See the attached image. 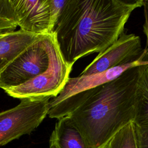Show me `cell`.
Returning a JSON list of instances; mask_svg holds the SVG:
<instances>
[{
	"instance_id": "cell-11",
	"label": "cell",
	"mask_w": 148,
	"mask_h": 148,
	"mask_svg": "<svg viewBox=\"0 0 148 148\" xmlns=\"http://www.w3.org/2000/svg\"><path fill=\"white\" fill-rule=\"evenodd\" d=\"M148 122V64L140 66L136 87V102L134 124Z\"/></svg>"
},
{
	"instance_id": "cell-7",
	"label": "cell",
	"mask_w": 148,
	"mask_h": 148,
	"mask_svg": "<svg viewBox=\"0 0 148 148\" xmlns=\"http://www.w3.org/2000/svg\"><path fill=\"white\" fill-rule=\"evenodd\" d=\"M17 26L37 35L51 34L55 25L49 0H11Z\"/></svg>"
},
{
	"instance_id": "cell-15",
	"label": "cell",
	"mask_w": 148,
	"mask_h": 148,
	"mask_svg": "<svg viewBox=\"0 0 148 148\" xmlns=\"http://www.w3.org/2000/svg\"><path fill=\"white\" fill-rule=\"evenodd\" d=\"M143 12L145 17V23L143 26V32L146 37V49L148 51V0H143Z\"/></svg>"
},
{
	"instance_id": "cell-13",
	"label": "cell",
	"mask_w": 148,
	"mask_h": 148,
	"mask_svg": "<svg viewBox=\"0 0 148 148\" xmlns=\"http://www.w3.org/2000/svg\"><path fill=\"white\" fill-rule=\"evenodd\" d=\"M134 125L138 148H148V122Z\"/></svg>"
},
{
	"instance_id": "cell-8",
	"label": "cell",
	"mask_w": 148,
	"mask_h": 148,
	"mask_svg": "<svg viewBox=\"0 0 148 148\" xmlns=\"http://www.w3.org/2000/svg\"><path fill=\"white\" fill-rule=\"evenodd\" d=\"M146 64H148V58L113 68L97 74L88 76L79 75L75 77H69L58 94L50 99L49 106L58 103L77 93L85 91L112 81L131 67Z\"/></svg>"
},
{
	"instance_id": "cell-5",
	"label": "cell",
	"mask_w": 148,
	"mask_h": 148,
	"mask_svg": "<svg viewBox=\"0 0 148 148\" xmlns=\"http://www.w3.org/2000/svg\"><path fill=\"white\" fill-rule=\"evenodd\" d=\"M72 69V66L66 63L58 49L45 72L21 85L4 91L8 95L20 99L53 98L64 87Z\"/></svg>"
},
{
	"instance_id": "cell-4",
	"label": "cell",
	"mask_w": 148,
	"mask_h": 148,
	"mask_svg": "<svg viewBox=\"0 0 148 148\" xmlns=\"http://www.w3.org/2000/svg\"><path fill=\"white\" fill-rule=\"evenodd\" d=\"M51 98H24L16 106L0 112V146L31 134L47 115Z\"/></svg>"
},
{
	"instance_id": "cell-6",
	"label": "cell",
	"mask_w": 148,
	"mask_h": 148,
	"mask_svg": "<svg viewBox=\"0 0 148 148\" xmlns=\"http://www.w3.org/2000/svg\"><path fill=\"white\" fill-rule=\"evenodd\" d=\"M148 58V51L143 49L139 36L123 32L118 39L99 54L79 76H88L113 68Z\"/></svg>"
},
{
	"instance_id": "cell-3",
	"label": "cell",
	"mask_w": 148,
	"mask_h": 148,
	"mask_svg": "<svg viewBox=\"0 0 148 148\" xmlns=\"http://www.w3.org/2000/svg\"><path fill=\"white\" fill-rule=\"evenodd\" d=\"M58 49L53 32L41 35L0 72V88L18 86L45 72Z\"/></svg>"
},
{
	"instance_id": "cell-14",
	"label": "cell",
	"mask_w": 148,
	"mask_h": 148,
	"mask_svg": "<svg viewBox=\"0 0 148 148\" xmlns=\"http://www.w3.org/2000/svg\"><path fill=\"white\" fill-rule=\"evenodd\" d=\"M53 20L56 24L66 0H49Z\"/></svg>"
},
{
	"instance_id": "cell-9",
	"label": "cell",
	"mask_w": 148,
	"mask_h": 148,
	"mask_svg": "<svg viewBox=\"0 0 148 148\" xmlns=\"http://www.w3.org/2000/svg\"><path fill=\"white\" fill-rule=\"evenodd\" d=\"M40 35L20 29L0 37V72Z\"/></svg>"
},
{
	"instance_id": "cell-10",
	"label": "cell",
	"mask_w": 148,
	"mask_h": 148,
	"mask_svg": "<svg viewBox=\"0 0 148 148\" xmlns=\"http://www.w3.org/2000/svg\"><path fill=\"white\" fill-rule=\"evenodd\" d=\"M56 148H92L68 116L58 120L50 138Z\"/></svg>"
},
{
	"instance_id": "cell-12",
	"label": "cell",
	"mask_w": 148,
	"mask_h": 148,
	"mask_svg": "<svg viewBox=\"0 0 148 148\" xmlns=\"http://www.w3.org/2000/svg\"><path fill=\"white\" fill-rule=\"evenodd\" d=\"M105 148H138L134 123H128L119 131Z\"/></svg>"
},
{
	"instance_id": "cell-1",
	"label": "cell",
	"mask_w": 148,
	"mask_h": 148,
	"mask_svg": "<svg viewBox=\"0 0 148 148\" xmlns=\"http://www.w3.org/2000/svg\"><path fill=\"white\" fill-rule=\"evenodd\" d=\"M141 65L55 104L53 113L58 118L68 116L92 148H105L119 131L134 121Z\"/></svg>"
},
{
	"instance_id": "cell-2",
	"label": "cell",
	"mask_w": 148,
	"mask_h": 148,
	"mask_svg": "<svg viewBox=\"0 0 148 148\" xmlns=\"http://www.w3.org/2000/svg\"><path fill=\"white\" fill-rule=\"evenodd\" d=\"M142 5L143 0H66L53 30L64 61L72 66L80 58L105 51Z\"/></svg>"
}]
</instances>
